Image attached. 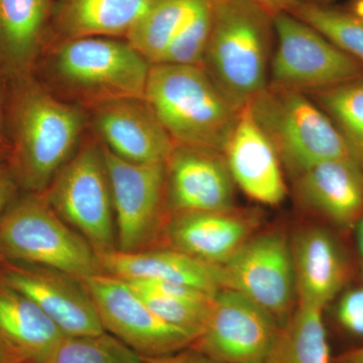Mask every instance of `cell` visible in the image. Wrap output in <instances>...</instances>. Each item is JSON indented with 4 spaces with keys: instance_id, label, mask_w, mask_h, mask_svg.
I'll list each match as a JSON object with an SVG mask.
<instances>
[{
    "instance_id": "6da1fadb",
    "label": "cell",
    "mask_w": 363,
    "mask_h": 363,
    "mask_svg": "<svg viewBox=\"0 0 363 363\" xmlns=\"http://www.w3.org/2000/svg\"><path fill=\"white\" fill-rule=\"evenodd\" d=\"M87 121L33 73L6 81V162L21 192H45L82 143Z\"/></svg>"
},
{
    "instance_id": "7a4b0ae2",
    "label": "cell",
    "mask_w": 363,
    "mask_h": 363,
    "mask_svg": "<svg viewBox=\"0 0 363 363\" xmlns=\"http://www.w3.org/2000/svg\"><path fill=\"white\" fill-rule=\"evenodd\" d=\"M152 64L128 40H63L43 52L33 73L62 99L89 111L123 98H145Z\"/></svg>"
},
{
    "instance_id": "3957f363",
    "label": "cell",
    "mask_w": 363,
    "mask_h": 363,
    "mask_svg": "<svg viewBox=\"0 0 363 363\" xmlns=\"http://www.w3.org/2000/svg\"><path fill=\"white\" fill-rule=\"evenodd\" d=\"M274 18L252 0H215L201 67L238 111L269 84Z\"/></svg>"
},
{
    "instance_id": "277c9868",
    "label": "cell",
    "mask_w": 363,
    "mask_h": 363,
    "mask_svg": "<svg viewBox=\"0 0 363 363\" xmlns=\"http://www.w3.org/2000/svg\"><path fill=\"white\" fill-rule=\"evenodd\" d=\"M145 99L176 145L221 152L241 111L201 66L152 64Z\"/></svg>"
},
{
    "instance_id": "5b68a950",
    "label": "cell",
    "mask_w": 363,
    "mask_h": 363,
    "mask_svg": "<svg viewBox=\"0 0 363 363\" xmlns=\"http://www.w3.org/2000/svg\"><path fill=\"white\" fill-rule=\"evenodd\" d=\"M248 107L294 178L320 162L352 157L331 119L302 91L269 84Z\"/></svg>"
},
{
    "instance_id": "8992f818",
    "label": "cell",
    "mask_w": 363,
    "mask_h": 363,
    "mask_svg": "<svg viewBox=\"0 0 363 363\" xmlns=\"http://www.w3.org/2000/svg\"><path fill=\"white\" fill-rule=\"evenodd\" d=\"M4 260L51 267L84 279L102 274L97 253L44 195L21 192L0 218Z\"/></svg>"
},
{
    "instance_id": "52a82bcc",
    "label": "cell",
    "mask_w": 363,
    "mask_h": 363,
    "mask_svg": "<svg viewBox=\"0 0 363 363\" xmlns=\"http://www.w3.org/2000/svg\"><path fill=\"white\" fill-rule=\"evenodd\" d=\"M42 194L97 255L117 250L111 181L104 149L96 138L81 143Z\"/></svg>"
},
{
    "instance_id": "ba28073f",
    "label": "cell",
    "mask_w": 363,
    "mask_h": 363,
    "mask_svg": "<svg viewBox=\"0 0 363 363\" xmlns=\"http://www.w3.org/2000/svg\"><path fill=\"white\" fill-rule=\"evenodd\" d=\"M278 45L269 84L317 92L363 78V65L290 13L274 18Z\"/></svg>"
},
{
    "instance_id": "9c48e42d",
    "label": "cell",
    "mask_w": 363,
    "mask_h": 363,
    "mask_svg": "<svg viewBox=\"0 0 363 363\" xmlns=\"http://www.w3.org/2000/svg\"><path fill=\"white\" fill-rule=\"evenodd\" d=\"M102 149L111 181L117 250L138 252L161 247L169 220L166 162L135 164Z\"/></svg>"
},
{
    "instance_id": "30bf717a",
    "label": "cell",
    "mask_w": 363,
    "mask_h": 363,
    "mask_svg": "<svg viewBox=\"0 0 363 363\" xmlns=\"http://www.w3.org/2000/svg\"><path fill=\"white\" fill-rule=\"evenodd\" d=\"M82 281L104 331L121 339L143 359L173 354L195 340L155 314L124 279L102 272Z\"/></svg>"
},
{
    "instance_id": "8fae6325",
    "label": "cell",
    "mask_w": 363,
    "mask_h": 363,
    "mask_svg": "<svg viewBox=\"0 0 363 363\" xmlns=\"http://www.w3.org/2000/svg\"><path fill=\"white\" fill-rule=\"evenodd\" d=\"M221 267L223 289L247 296L279 325L294 312L296 297L291 243L279 231L253 235Z\"/></svg>"
},
{
    "instance_id": "7c38bea8",
    "label": "cell",
    "mask_w": 363,
    "mask_h": 363,
    "mask_svg": "<svg viewBox=\"0 0 363 363\" xmlns=\"http://www.w3.org/2000/svg\"><path fill=\"white\" fill-rule=\"evenodd\" d=\"M281 325L247 296L221 289L191 345L216 363H264Z\"/></svg>"
},
{
    "instance_id": "4fadbf2b",
    "label": "cell",
    "mask_w": 363,
    "mask_h": 363,
    "mask_svg": "<svg viewBox=\"0 0 363 363\" xmlns=\"http://www.w3.org/2000/svg\"><path fill=\"white\" fill-rule=\"evenodd\" d=\"M0 281L32 298L64 335L104 331L82 279L51 267L4 259Z\"/></svg>"
},
{
    "instance_id": "5bb4252c",
    "label": "cell",
    "mask_w": 363,
    "mask_h": 363,
    "mask_svg": "<svg viewBox=\"0 0 363 363\" xmlns=\"http://www.w3.org/2000/svg\"><path fill=\"white\" fill-rule=\"evenodd\" d=\"M167 168L169 218L234 208V181L223 152L176 145Z\"/></svg>"
},
{
    "instance_id": "9a60e30c",
    "label": "cell",
    "mask_w": 363,
    "mask_h": 363,
    "mask_svg": "<svg viewBox=\"0 0 363 363\" xmlns=\"http://www.w3.org/2000/svg\"><path fill=\"white\" fill-rule=\"evenodd\" d=\"M89 112L95 138L124 161L167 162L175 149L176 143L145 98L111 100L92 107Z\"/></svg>"
},
{
    "instance_id": "2e32d148",
    "label": "cell",
    "mask_w": 363,
    "mask_h": 363,
    "mask_svg": "<svg viewBox=\"0 0 363 363\" xmlns=\"http://www.w3.org/2000/svg\"><path fill=\"white\" fill-rule=\"evenodd\" d=\"M255 215L231 209L171 217L161 247L173 248L212 264L223 266L255 235Z\"/></svg>"
},
{
    "instance_id": "e0dca14e",
    "label": "cell",
    "mask_w": 363,
    "mask_h": 363,
    "mask_svg": "<svg viewBox=\"0 0 363 363\" xmlns=\"http://www.w3.org/2000/svg\"><path fill=\"white\" fill-rule=\"evenodd\" d=\"M223 154L234 184L248 197L271 206L285 200L283 166L271 140L255 123L248 105L240 111Z\"/></svg>"
},
{
    "instance_id": "ac0fdd59",
    "label": "cell",
    "mask_w": 363,
    "mask_h": 363,
    "mask_svg": "<svg viewBox=\"0 0 363 363\" xmlns=\"http://www.w3.org/2000/svg\"><path fill=\"white\" fill-rule=\"evenodd\" d=\"M104 274L125 281H157L192 286L215 296L223 289L221 267L161 247L138 252L97 255Z\"/></svg>"
},
{
    "instance_id": "d6986e66",
    "label": "cell",
    "mask_w": 363,
    "mask_h": 363,
    "mask_svg": "<svg viewBox=\"0 0 363 363\" xmlns=\"http://www.w3.org/2000/svg\"><path fill=\"white\" fill-rule=\"evenodd\" d=\"M296 179L301 199L340 227L363 216V167L352 157L315 164Z\"/></svg>"
},
{
    "instance_id": "ffe728a7",
    "label": "cell",
    "mask_w": 363,
    "mask_h": 363,
    "mask_svg": "<svg viewBox=\"0 0 363 363\" xmlns=\"http://www.w3.org/2000/svg\"><path fill=\"white\" fill-rule=\"evenodd\" d=\"M291 250L298 304L324 309L347 278L338 243L324 229L311 228L296 236Z\"/></svg>"
},
{
    "instance_id": "44dd1931",
    "label": "cell",
    "mask_w": 363,
    "mask_h": 363,
    "mask_svg": "<svg viewBox=\"0 0 363 363\" xmlns=\"http://www.w3.org/2000/svg\"><path fill=\"white\" fill-rule=\"evenodd\" d=\"M52 0H0V76L33 73L45 49Z\"/></svg>"
},
{
    "instance_id": "7402d4cb",
    "label": "cell",
    "mask_w": 363,
    "mask_h": 363,
    "mask_svg": "<svg viewBox=\"0 0 363 363\" xmlns=\"http://www.w3.org/2000/svg\"><path fill=\"white\" fill-rule=\"evenodd\" d=\"M64 334L20 291L0 281V342L23 363H49Z\"/></svg>"
},
{
    "instance_id": "603a6c76",
    "label": "cell",
    "mask_w": 363,
    "mask_h": 363,
    "mask_svg": "<svg viewBox=\"0 0 363 363\" xmlns=\"http://www.w3.org/2000/svg\"><path fill=\"white\" fill-rule=\"evenodd\" d=\"M152 0H59L55 25L63 40L124 38Z\"/></svg>"
},
{
    "instance_id": "cb8c5ba5",
    "label": "cell",
    "mask_w": 363,
    "mask_h": 363,
    "mask_svg": "<svg viewBox=\"0 0 363 363\" xmlns=\"http://www.w3.org/2000/svg\"><path fill=\"white\" fill-rule=\"evenodd\" d=\"M323 309L298 304L279 328L264 363H332Z\"/></svg>"
},
{
    "instance_id": "d4e9b609",
    "label": "cell",
    "mask_w": 363,
    "mask_h": 363,
    "mask_svg": "<svg viewBox=\"0 0 363 363\" xmlns=\"http://www.w3.org/2000/svg\"><path fill=\"white\" fill-rule=\"evenodd\" d=\"M197 0H152L126 40L150 64L159 63Z\"/></svg>"
},
{
    "instance_id": "484cf974",
    "label": "cell",
    "mask_w": 363,
    "mask_h": 363,
    "mask_svg": "<svg viewBox=\"0 0 363 363\" xmlns=\"http://www.w3.org/2000/svg\"><path fill=\"white\" fill-rule=\"evenodd\" d=\"M308 95L331 119L351 156L363 167V78Z\"/></svg>"
},
{
    "instance_id": "4316f807",
    "label": "cell",
    "mask_w": 363,
    "mask_h": 363,
    "mask_svg": "<svg viewBox=\"0 0 363 363\" xmlns=\"http://www.w3.org/2000/svg\"><path fill=\"white\" fill-rule=\"evenodd\" d=\"M363 65V16L302 0L290 11Z\"/></svg>"
},
{
    "instance_id": "83f0119b",
    "label": "cell",
    "mask_w": 363,
    "mask_h": 363,
    "mask_svg": "<svg viewBox=\"0 0 363 363\" xmlns=\"http://www.w3.org/2000/svg\"><path fill=\"white\" fill-rule=\"evenodd\" d=\"M145 359L108 332L64 336L49 363H143Z\"/></svg>"
},
{
    "instance_id": "f1b7e54d",
    "label": "cell",
    "mask_w": 363,
    "mask_h": 363,
    "mask_svg": "<svg viewBox=\"0 0 363 363\" xmlns=\"http://www.w3.org/2000/svg\"><path fill=\"white\" fill-rule=\"evenodd\" d=\"M214 11L215 0H197L185 25L159 63L201 66L213 26Z\"/></svg>"
},
{
    "instance_id": "f546056e",
    "label": "cell",
    "mask_w": 363,
    "mask_h": 363,
    "mask_svg": "<svg viewBox=\"0 0 363 363\" xmlns=\"http://www.w3.org/2000/svg\"><path fill=\"white\" fill-rule=\"evenodd\" d=\"M130 286L140 296L155 314L169 324L188 332L194 336L195 339L201 334L203 329L206 326L214 297L208 300H195L155 292L130 284Z\"/></svg>"
},
{
    "instance_id": "4dcf8cb0",
    "label": "cell",
    "mask_w": 363,
    "mask_h": 363,
    "mask_svg": "<svg viewBox=\"0 0 363 363\" xmlns=\"http://www.w3.org/2000/svg\"><path fill=\"white\" fill-rule=\"evenodd\" d=\"M338 323L350 335L363 338V288H355L342 296L337 308Z\"/></svg>"
},
{
    "instance_id": "1f68e13d",
    "label": "cell",
    "mask_w": 363,
    "mask_h": 363,
    "mask_svg": "<svg viewBox=\"0 0 363 363\" xmlns=\"http://www.w3.org/2000/svg\"><path fill=\"white\" fill-rule=\"evenodd\" d=\"M20 193L6 160H0V218Z\"/></svg>"
},
{
    "instance_id": "d6a6232c",
    "label": "cell",
    "mask_w": 363,
    "mask_h": 363,
    "mask_svg": "<svg viewBox=\"0 0 363 363\" xmlns=\"http://www.w3.org/2000/svg\"><path fill=\"white\" fill-rule=\"evenodd\" d=\"M143 363H216L192 345L173 354L147 358Z\"/></svg>"
},
{
    "instance_id": "836d02e7",
    "label": "cell",
    "mask_w": 363,
    "mask_h": 363,
    "mask_svg": "<svg viewBox=\"0 0 363 363\" xmlns=\"http://www.w3.org/2000/svg\"><path fill=\"white\" fill-rule=\"evenodd\" d=\"M9 143L6 135V81L0 76V160H6Z\"/></svg>"
},
{
    "instance_id": "e575fe53",
    "label": "cell",
    "mask_w": 363,
    "mask_h": 363,
    "mask_svg": "<svg viewBox=\"0 0 363 363\" xmlns=\"http://www.w3.org/2000/svg\"><path fill=\"white\" fill-rule=\"evenodd\" d=\"M252 1L274 18L279 13H290L302 0H252Z\"/></svg>"
},
{
    "instance_id": "d590c367",
    "label": "cell",
    "mask_w": 363,
    "mask_h": 363,
    "mask_svg": "<svg viewBox=\"0 0 363 363\" xmlns=\"http://www.w3.org/2000/svg\"><path fill=\"white\" fill-rule=\"evenodd\" d=\"M332 363H363V345L332 358Z\"/></svg>"
},
{
    "instance_id": "8d00e7d4",
    "label": "cell",
    "mask_w": 363,
    "mask_h": 363,
    "mask_svg": "<svg viewBox=\"0 0 363 363\" xmlns=\"http://www.w3.org/2000/svg\"><path fill=\"white\" fill-rule=\"evenodd\" d=\"M0 363H23L16 355L0 342Z\"/></svg>"
},
{
    "instance_id": "74e56055",
    "label": "cell",
    "mask_w": 363,
    "mask_h": 363,
    "mask_svg": "<svg viewBox=\"0 0 363 363\" xmlns=\"http://www.w3.org/2000/svg\"><path fill=\"white\" fill-rule=\"evenodd\" d=\"M355 228H357V247L358 252H359L360 255V260H362V269L363 274V216L357 221V223L355 224Z\"/></svg>"
},
{
    "instance_id": "f35d334b",
    "label": "cell",
    "mask_w": 363,
    "mask_h": 363,
    "mask_svg": "<svg viewBox=\"0 0 363 363\" xmlns=\"http://www.w3.org/2000/svg\"><path fill=\"white\" fill-rule=\"evenodd\" d=\"M2 262H4V257H2L1 255H0V264H1Z\"/></svg>"
},
{
    "instance_id": "ab89813d",
    "label": "cell",
    "mask_w": 363,
    "mask_h": 363,
    "mask_svg": "<svg viewBox=\"0 0 363 363\" xmlns=\"http://www.w3.org/2000/svg\"><path fill=\"white\" fill-rule=\"evenodd\" d=\"M307 1L319 2V1H321V0H307Z\"/></svg>"
}]
</instances>
